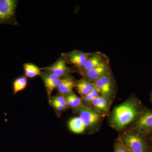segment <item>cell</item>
Wrapping results in <instances>:
<instances>
[{
	"label": "cell",
	"instance_id": "1",
	"mask_svg": "<svg viewBox=\"0 0 152 152\" xmlns=\"http://www.w3.org/2000/svg\"><path fill=\"white\" fill-rule=\"evenodd\" d=\"M138 113V106L134 101H128L114 109L111 123L114 127L121 129L134 121Z\"/></svg>",
	"mask_w": 152,
	"mask_h": 152
},
{
	"label": "cell",
	"instance_id": "2",
	"mask_svg": "<svg viewBox=\"0 0 152 152\" xmlns=\"http://www.w3.org/2000/svg\"><path fill=\"white\" fill-rule=\"evenodd\" d=\"M18 1L0 0V25H16V9Z\"/></svg>",
	"mask_w": 152,
	"mask_h": 152
},
{
	"label": "cell",
	"instance_id": "3",
	"mask_svg": "<svg viewBox=\"0 0 152 152\" xmlns=\"http://www.w3.org/2000/svg\"><path fill=\"white\" fill-rule=\"evenodd\" d=\"M110 66L108 57L100 52L90 53L86 64L80 69L81 73L94 68L100 66Z\"/></svg>",
	"mask_w": 152,
	"mask_h": 152
},
{
	"label": "cell",
	"instance_id": "4",
	"mask_svg": "<svg viewBox=\"0 0 152 152\" xmlns=\"http://www.w3.org/2000/svg\"><path fill=\"white\" fill-rule=\"evenodd\" d=\"M75 110L86 127L92 126L100 120L99 114L88 107L81 105L76 108Z\"/></svg>",
	"mask_w": 152,
	"mask_h": 152
},
{
	"label": "cell",
	"instance_id": "5",
	"mask_svg": "<svg viewBox=\"0 0 152 152\" xmlns=\"http://www.w3.org/2000/svg\"><path fill=\"white\" fill-rule=\"evenodd\" d=\"M93 83L102 96L108 99L112 96L114 90V83L112 73Z\"/></svg>",
	"mask_w": 152,
	"mask_h": 152
},
{
	"label": "cell",
	"instance_id": "6",
	"mask_svg": "<svg viewBox=\"0 0 152 152\" xmlns=\"http://www.w3.org/2000/svg\"><path fill=\"white\" fill-rule=\"evenodd\" d=\"M124 141L126 146L131 152H147L145 142L138 135L128 134L124 137Z\"/></svg>",
	"mask_w": 152,
	"mask_h": 152
},
{
	"label": "cell",
	"instance_id": "7",
	"mask_svg": "<svg viewBox=\"0 0 152 152\" xmlns=\"http://www.w3.org/2000/svg\"><path fill=\"white\" fill-rule=\"evenodd\" d=\"M90 53L75 50L66 54L64 58L71 64L81 69L86 64Z\"/></svg>",
	"mask_w": 152,
	"mask_h": 152
},
{
	"label": "cell",
	"instance_id": "8",
	"mask_svg": "<svg viewBox=\"0 0 152 152\" xmlns=\"http://www.w3.org/2000/svg\"><path fill=\"white\" fill-rule=\"evenodd\" d=\"M112 73L110 66L94 68L82 73L85 79L90 82H94Z\"/></svg>",
	"mask_w": 152,
	"mask_h": 152
},
{
	"label": "cell",
	"instance_id": "9",
	"mask_svg": "<svg viewBox=\"0 0 152 152\" xmlns=\"http://www.w3.org/2000/svg\"><path fill=\"white\" fill-rule=\"evenodd\" d=\"M49 72L58 77L66 75L70 71V69L66 65L64 58H60L48 68Z\"/></svg>",
	"mask_w": 152,
	"mask_h": 152
},
{
	"label": "cell",
	"instance_id": "10",
	"mask_svg": "<svg viewBox=\"0 0 152 152\" xmlns=\"http://www.w3.org/2000/svg\"><path fill=\"white\" fill-rule=\"evenodd\" d=\"M136 126L141 132H146L152 130V111H146L138 120Z\"/></svg>",
	"mask_w": 152,
	"mask_h": 152
},
{
	"label": "cell",
	"instance_id": "11",
	"mask_svg": "<svg viewBox=\"0 0 152 152\" xmlns=\"http://www.w3.org/2000/svg\"><path fill=\"white\" fill-rule=\"evenodd\" d=\"M42 78L48 94H50L54 89L58 88L61 80V79L56 77L50 72L44 73Z\"/></svg>",
	"mask_w": 152,
	"mask_h": 152
},
{
	"label": "cell",
	"instance_id": "12",
	"mask_svg": "<svg viewBox=\"0 0 152 152\" xmlns=\"http://www.w3.org/2000/svg\"><path fill=\"white\" fill-rule=\"evenodd\" d=\"M75 85V83L73 79L70 77H66L61 79V83L57 88L61 94L67 95L72 93Z\"/></svg>",
	"mask_w": 152,
	"mask_h": 152
},
{
	"label": "cell",
	"instance_id": "13",
	"mask_svg": "<svg viewBox=\"0 0 152 152\" xmlns=\"http://www.w3.org/2000/svg\"><path fill=\"white\" fill-rule=\"evenodd\" d=\"M75 87L78 93L83 97L88 94L95 87L93 83L86 79L81 80L76 82Z\"/></svg>",
	"mask_w": 152,
	"mask_h": 152
},
{
	"label": "cell",
	"instance_id": "14",
	"mask_svg": "<svg viewBox=\"0 0 152 152\" xmlns=\"http://www.w3.org/2000/svg\"><path fill=\"white\" fill-rule=\"evenodd\" d=\"M69 127L72 132L77 134L83 132L86 128L79 117L71 119L69 122Z\"/></svg>",
	"mask_w": 152,
	"mask_h": 152
},
{
	"label": "cell",
	"instance_id": "15",
	"mask_svg": "<svg viewBox=\"0 0 152 152\" xmlns=\"http://www.w3.org/2000/svg\"><path fill=\"white\" fill-rule=\"evenodd\" d=\"M92 104L98 110L106 113L109 111L108 99L103 96H99L92 102Z\"/></svg>",
	"mask_w": 152,
	"mask_h": 152
},
{
	"label": "cell",
	"instance_id": "16",
	"mask_svg": "<svg viewBox=\"0 0 152 152\" xmlns=\"http://www.w3.org/2000/svg\"><path fill=\"white\" fill-rule=\"evenodd\" d=\"M24 69L25 75L28 77L33 78L37 76L41 75V71L39 68L31 63L25 64L24 65Z\"/></svg>",
	"mask_w": 152,
	"mask_h": 152
},
{
	"label": "cell",
	"instance_id": "17",
	"mask_svg": "<svg viewBox=\"0 0 152 152\" xmlns=\"http://www.w3.org/2000/svg\"><path fill=\"white\" fill-rule=\"evenodd\" d=\"M27 85V80L24 77H21L16 79L13 82V92L14 95L24 89Z\"/></svg>",
	"mask_w": 152,
	"mask_h": 152
},
{
	"label": "cell",
	"instance_id": "18",
	"mask_svg": "<svg viewBox=\"0 0 152 152\" xmlns=\"http://www.w3.org/2000/svg\"><path fill=\"white\" fill-rule=\"evenodd\" d=\"M65 99L67 107L77 108L82 105L81 99L73 93L67 95Z\"/></svg>",
	"mask_w": 152,
	"mask_h": 152
},
{
	"label": "cell",
	"instance_id": "19",
	"mask_svg": "<svg viewBox=\"0 0 152 152\" xmlns=\"http://www.w3.org/2000/svg\"><path fill=\"white\" fill-rule=\"evenodd\" d=\"M100 93L99 91L97 89L94 87L92 90L88 94L83 97L84 100L87 103H91L95 99L99 96Z\"/></svg>",
	"mask_w": 152,
	"mask_h": 152
},
{
	"label": "cell",
	"instance_id": "20",
	"mask_svg": "<svg viewBox=\"0 0 152 152\" xmlns=\"http://www.w3.org/2000/svg\"><path fill=\"white\" fill-rule=\"evenodd\" d=\"M52 99L56 101V102L61 104V105L64 106V107H67L65 98L63 96H61V95L57 96H56L53 97L52 98Z\"/></svg>",
	"mask_w": 152,
	"mask_h": 152
},
{
	"label": "cell",
	"instance_id": "21",
	"mask_svg": "<svg viewBox=\"0 0 152 152\" xmlns=\"http://www.w3.org/2000/svg\"><path fill=\"white\" fill-rule=\"evenodd\" d=\"M115 152H129V151L124 145L121 143H118L116 145Z\"/></svg>",
	"mask_w": 152,
	"mask_h": 152
},
{
	"label": "cell",
	"instance_id": "22",
	"mask_svg": "<svg viewBox=\"0 0 152 152\" xmlns=\"http://www.w3.org/2000/svg\"><path fill=\"white\" fill-rule=\"evenodd\" d=\"M51 104H52V106L55 108L57 110L60 111H63L66 108L65 107H64L62 105L59 103L58 102L53 99H51L50 100Z\"/></svg>",
	"mask_w": 152,
	"mask_h": 152
}]
</instances>
